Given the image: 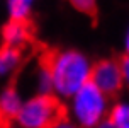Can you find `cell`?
<instances>
[{"mask_svg": "<svg viewBox=\"0 0 129 128\" xmlns=\"http://www.w3.org/2000/svg\"><path fill=\"white\" fill-rule=\"evenodd\" d=\"M107 121L114 128H129V102L122 101L114 104L109 111Z\"/></svg>", "mask_w": 129, "mask_h": 128, "instance_id": "obj_9", "label": "cell"}, {"mask_svg": "<svg viewBox=\"0 0 129 128\" xmlns=\"http://www.w3.org/2000/svg\"><path fill=\"white\" fill-rule=\"evenodd\" d=\"M126 55H129V29H127V34H126Z\"/></svg>", "mask_w": 129, "mask_h": 128, "instance_id": "obj_14", "label": "cell"}, {"mask_svg": "<svg viewBox=\"0 0 129 128\" xmlns=\"http://www.w3.org/2000/svg\"><path fill=\"white\" fill-rule=\"evenodd\" d=\"M24 60L22 50L10 48V46H0V79H9L20 68Z\"/></svg>", "mask_w": 129, "mask_h": 128, "instance_id": "obj_7", "label": "cell"}, {"mask_svg": "<svg viewBox=\"0 0 129 128\" xmlns=\"http://www.w3.org/2000/svg\"><path fill=\"white\" fill-rule=\"evenodd\" d=\"M41 62L48 67L53 80V94L58 99H71L85 84L90 82L92 63L77 50L49 51Z\"/></svg>", "mask_w": 129, "mask_h": 128, "instance_id": "obj_1", "label": "cell"}, {"mask_svg": "<svg viewBox=\"0 0 129 128\" xmlns=\"http://www.w3.org/2000/svg\"><path fill=\"white\" fill-rule=\"evenodd\" d=\"M2 45L10 46V48H17V50H24L32 39V29L29 22H15V21H9L2 27Z\"/></svg>", "mask_w": 129, "mask_h": 128, "instance_id": "obj_6", "label": "cell"}, {"mask_svg": "<svg viewBox=\"0 0 129 128\" xmlns=\"http://www.w3.org/2000/svg\"><path fill=\"white\" fill-rule=\"evenodd\" d=\"M51 128H78L75 123L71 121V120H68V118H64V120H61V121H58L56 125H53Z\"/></svg>", "mask_w": 129, "mask_h": 128, "instance_id": "obj_13", "label": "cell"}, {"mask_svg": "<svg viewBox=\"0 0 129 128\" xmlns=\"http://www.w3.org/2000/svg\"><path fill=\"white\" fill-rule=\"evenodd\" d=\"M99 128H114V126H112V125H110L109 121H105V123H102V125H100Z\"/></svg>", "mask_w": 129, "mask_h": 128, "instance_id": "obj_15", "label": "cell"}, {"mask_svg": "<svg viewBox=\"0 0 129 128\" xmlns=\"http://www.w3.org/2000/svg\"><path fill=\"white\" fill-rule=\"evenodd\" d=\"M68 4L77 12H82L85 15L93 17L97 14V0H68Z\"/></svg>", "mask_w": 129, "mask_h": 128, "instance_id": "obj_11", "label": "cell"}, {"mask_svg": "<svg viewBox=\"0 0 129 128\" xmlns=\"http://www.w3.org/2000/svg\"><path fill=\"white\" fill-rule=\"evenodd\" d=\"M34 84H36V90L38 94H53V80H51V74L48 70L43 62L39 63L38 70L34 74Z\"/></svg>", "mask_w": 129, "mask_h": 128, "instance_id": "obj_10", "label": "cell"}, {"mask_svg": "<svg viewBox=\"0 0 129 128\" xmlns=\"http://www.w3.org/2000/svg\"><path fill=\"white\" fill-rule=\"evenodd\" d=\"M24 104V99L15 87H5L0 92V128L15 125L17 115Z\"/></svg>", "mask_w": 129, "mask_h": 128, "instance_id": "obj_5", "label": "cell"}, {"mask_svg": "<svg viewBox=\"0 0 129 128\" xmlns=\"http://www.w3.org/2000/svg\"><path fill=\"white\" fill-rule=\"evenodd\" d=\"M90 82L99 90H102L107 97L117 96L124 85L121 63L116 60H100L92 65Z\"/></svg>", "mask_w": 129, "mask_h": 128, "instance_id": "obj_4", "label": "cell"}, {"mask_svg": "<svg viewBox=\"0 0 129 128\" xmlns=\"http://www.w3.org/2000/svg\"><path fill=\"white\" fill-rule=\"evenodd\" d=\"M109 111V97L88 82L68 99L66 116L78 128H99L107 121Z\"/></svg>", "mask_w": 129, "mask_h": 128, "instance_id": "obj_2", "label": "cell"}, {"mask_svg": "<svg viewBox=\"0 0 129 128\" xmlns=\"http://www.w3.org/2000/svg\"><path fill=\"white\" fill-rule=\"evenodd\" d=\"M7 15L9 21L29 22L32 15V4L27 0H7Z\"/></svg>", "mask_w": 129, "mask_h": 128, "instance_id": "obj_8", "label": "cell"}, {"mask_svg": "<svg viewBox=\"0 0 129 128\" xmlns=\"http://www.w3.org/2000/svg\"><path fill=\"white\" fill-rule=\"evenodd\" d=\"M119 63H121V70H122L124 85H127V87H129V55H126Z\"/></svg>", "mask_w": 129, "mask_h": 128, "instance_id": "obj_12", "label": "cell"}, {"mask_svg": "<svg viewBox=\"0 0 129 128\" xmlns=\"http://www.w3.org/2000/svg\"><path fill=\"white\" fill-rule=\"evenodd\" d=\"M68 118L66 106L54 94H36L24 101L15 126L17 128H51Z\"/></svg>", "mask_w": 129, "mask_h": 128, "instance_id": "obj_3", "label": "cell"}, {"mask_svg": "<svg viewBox=\"0 0 129 128\" xmlns=\"http://www.w3.org/2000/svg\"><path fill=\"white\" fill-rule=\"evenodd\" d=\"M27 2H31V4H32V2H34V0H27Z\"/></svg>", "mask_w": 129, "mask_h": 128, "instance_id": "obj_16", "label": "cell"}]
</instances>
